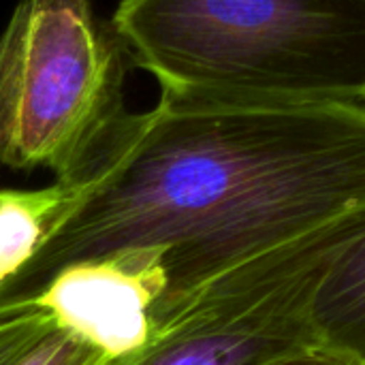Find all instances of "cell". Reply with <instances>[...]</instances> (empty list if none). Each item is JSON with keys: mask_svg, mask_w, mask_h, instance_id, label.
Segmentation results:
<instances>
[{"mask_svg": "<svg viewBox=\"0 0 365 365\" xmlns=\"http://www.w3.org/2000/svg\"><path fill=\"white\" fill-rule=\"evenodd\" d=\"M60 182L66 205L0 308L73 263L165 250L154 321L212 280L365 207V98L267 103L160 90Z\"/></svg>", "mask_w": 365, "mask_h": 365, "instance_id": "cell-1", "label": "cell"}, {"mask_svg": "<svg viewBox=\"0 0 365 365\" xmlns=\"http://www.w3.org/2000/svg\"><path fill=\"white\" fill-rule=\"evenodd\" d=\"M365 233V207L212 280L154 321L150 342L113 365H276L321 346L319 291Z\"/></svg>", "mask_w": 365, "mask_h": 365, "instance_id": "cell-4", "label": "cell"}, {"mask_svg": "<svg viewBox=\"0 0 365 365\" xmlns=\"http://www.w3.org/2000/svg\"><path fill=\"white\" fill-rule=\"evenodd\" d=\"M276 365H361L357 359L342 355L338 351H331L327 346H317L310 351H304L295 357H289Z\"/></svg>", "mask_w": 365, "mask_h": 365, "instance_id": "cell-10", "label": "cell"}, {"mask_svg": "<svg viewBox=\"0 0 365 365\" xmlns=\"http://www.w3.org/2000/svg\"><path fill=\"white\" fill-rule=\"evenodd\" d=\"M314 323L321 346L365 364V233L327 274L314 304Z\"/></svg>", "mask_w": 365, "mask_h": 365, "instance_id": "cell-6", "label": "cell"}, {"mask_svg": "<svg viewBox=\"0 0 365 365\" xmlns=\"http://www.w3.org/2000/svg\"><path fill=\"white\" fill-rule=\"evenodd\" d=\"M126 53L90 0H21L0 32V165L68 175L126 111Z\"/></svg>", "mask_w": 365, "mask_h": 365, "instance_id": "cell-3", "label": "cell"}, {"mask_svg": "<svg viewBox=\"0 0 365 365\" xmlns=\"http://www.w3.org/2000/svg\"><path fill=\"white\" fill-rule=\"evenodd\" d=\"M111 26L167 92L365 98V0H122Z\"/></svg>", "mask_w": 365, "mask_h": 365, "instance_id": "cell-2", "label": "cell"}, {"mask_svg": "<svg viewBox=\"0 0 365 365\" xmlns=\"http://www.w3.org/2000/svg\"><path fill=\"white\" fill-rule=\"evenodd\" d=\"M15 365H113L101 353L66 331L51 329L28 355Z\"/></svg>", "mask_w": 365, "mask_h": 365, "instance_id": "cell-9", "label": "cell"}, {"mask_svg": "<svg viewBox=\"0 0 365 365\" xmlns=\"http://www.w3.org/2000/svg\"><path fill=\"white\" fill-rule=\"evenodd\" d=\"M66 199L68 192L60 182L36 190L0 188V289L34 259Z\"/></svg>", "mask_w": 365, "mask_h": 365, "instance_id": "cell-7", "label": "cell"}, {"mask_svg": "<svg viewBox=\"0 0 365 365\" xmlns=\"http://www.w3.org/2000/svg\"><path fill=\"white\" fill-rule=\"evenodd\" d=\"M51 329V319L41 312L32 299L0 308V365L17 364Z\"/></svg>", "mask_w": 365, "mask_h": 365, "instance_id": "cell-8", "label": "cell"}, {"mask_svg": "<svg viewBox=\"0 0 365 365\" xmlns=\"http://www.w3.org/2000/svg\"><path fill=\"white\" fill-rule=\"evenodd\" d=\"M165 291V250L128 248L58 269L32 302L56 329L120 364L150 342Z\"/></svg>", "mask_w": 365, "mask_h": 365, "instance_id": "cell-5", "label": "cell"}, {"mask_svg": "<svg viewBox=\"0 0 365 365\" xmlns=\"http://www.w3.org/2000/svg\"><path fill=\"white\" fill-rule=\"evenodd\" d=\"M361 365H365V364H361Z\"/></svg>", "mask_w": 365, "mask_h": 365, "instance_id": "cell-11", "label": "cell"}]
</instances>
